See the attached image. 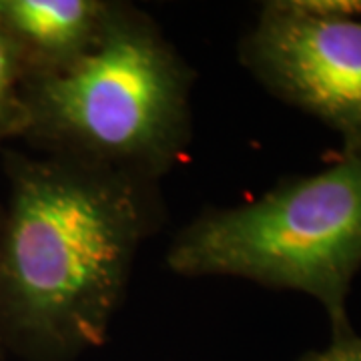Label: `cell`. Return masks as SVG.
Here are the masks:
<instances>
[{"instance_id":"cell-6","label":"cell","mask_w":361,"mask_h":361,"mask_svg":"<svg viewBox=\"0 0 361 361\" xmlns=\"http://www.w3.org/2000/svg\"><path fill=\"white\" fill-rule=\"evenodd\" d=\"M26 127L25 71L13 40L0 23V142L25 137Z\"/></svg>"},{"instance_id":"cell-4","label":"cell","mask_w":361,"mask_h":361,"mask_svg":"<svg viewBox=\"0 0 361 361\" xmlns=\"http://www.w3.org/2000/svg\"><path fill=\"white\" fill-rule=\"evenodd\" d=\"M239 61L273 97L336 130L343 151L361 149V18L265 2Z\"/></svg>"},{"instance_id":"cell-2","label":"cell","mask_w":361,"mask_h":361,"mask_svg":"<svg viewBox=\"0 0 361 361\" xmlns=\"http://www.w3.org/2000/svg\"><path fill=\"white\" fill-rule=\"evenodd\" d=\"M195 71L147 13L113 2L103 35L80 61L25 80L23 139L42 155L155 183L193 137Z\"/></svg>"},{"instance_id":"cell-7","label":"cell","mask_w":361,"mask_h":361,"mask_svg":"<svg viewBox=\"0 0 361 361\" xmlns=\"http://www.w3.org/2000/svg\"><path fill=\"white\" fill-rule=\"evenodd\" d=\"M301 361H361V336L353 331L349 336L336 337L327 348L311 351Z\"/></svg>"},{"instance_id":"cell-3","label":"cell","mask_w":361,"mask_h":361,"mask_svg":"<svg viewBox=\"0 0 361 361\" xmlns=\"http://www.w3.org/2000/svg\"><path fill=\"white\" fill-rule=\"evenodd\" d=\"M165 263L183 277H239L313 297L331 339L353 334L351 283L361 269V149L253 201L209 207L180 229Z\"/></svg>"},{"instance_id":"cell-9","label":"cell","mask_w":361,"mask_h":361,"mask_svg":"<svg viewBox=\"0 0 361 361\" xmlns=\"http://www.w3.org/2000/svg\"><path fill=\"white\" fill-rule=\"evenodd\" d=\"M0 231H2V213H0ZM0 343H2V336H0Z\"/></svg>"},{"instance_id":"cell-8","label":"cell","mask_w":361,"mask_h":361,"mask_svg":"<svg viewBox=\"0 0 361 361\" xmlns=\"http://www.w3.org/2000/svg\"><path fill=\"white\" fill-rule=\"evenodd\" d=\"M299 4L311 13L361 18V0H299Z\"/></svg>"},{"instance_id":"cell-1","label":"cell","mask_w":361,"mask_h":361,"mask_svg":"<svg viewBox=\"0 0 361 361\" xmlns=\"http://www.w3.org/2000/svg\"><path fill=\"white\" fill-rule=\"evenodd\" d=\"M6 173L0 336L44 361L101 348L165 215L159 185L47 155H11Z\"/></svg>"},{"instance_id":"cell-5","label":"cell","mask_w":361,"mask_h":361,"mask_svg":"<svg viewBox=\"0 0 361 361\" xmlns=\"http://www.w3.org/2000/svg\"><path fill=\"white\" fill-rule=\"evenodd\" d=\"M109 0H0L6 28L28 78L73 66L99 42L111 13Z\"/></svg>"}]
</instances>
